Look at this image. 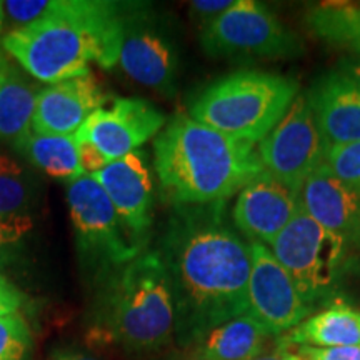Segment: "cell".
Listing matches in <instances>:
<instances>
[{"instance_id":"obj_21","label":"cell","mask_w":360,"mask_h":360,"mask_svg":"<svg viewBox=\"0 0 360 360\" xmlns=\"http://www.w3.org/2000/svg\"><path fill=\"white\" fill-rule=\"evenodd\" d=\"M13 148L52 179L69 184L85 175L74 135H44L30 130L13 143Z\"/></svg>"},{"instance_id":"obj_1","label":"cell","mask_w":360,"mask_h":360,"mask_svg":"<svg viewBox=\"0 0 360 360\" xmlns=\"http://www.w3.org/2000/svg\"><path fill=\"white\" fill-rule=\"evenodd\" d=\"M157 252L170 281L182 347L249 314L250 247L229 219L227 200L174 205Z\"/></svg>"},{"instance_id":"obj_32","label":"cell","mask_w":360,"mask_h":360,"mask_svg":"<svg viewBox=\"0 0 360 360\" xmlns=\"http://www.w3.org/2000/svg\"><path fill=\"white\" fill-rule=\"evenodd\" d=\"M342 74H345L360 89V57H345L337 67Z\"/></svg>"},{"instance_id":"obj_8","label":"cell","mask_w":360,"mask_h":360,"mask_svg":"<svg viewBox=\"0 0 360 360\" xmlns=\"http://www.w3.org/2000/svg\"><path fill=\"white\" fill-rule=\"evenodd\" d=\"M199 34L212 58H295L305 52L302 39L255 0H236Z\"/></svg>"},{"instance_id":"obj_22","label":"cell","mask_w":360,"mask_h":360,"mask_svg":"<svg viewBox=\"0 0 360 360\" xmlns=\"http://www.w3.org/2000/svg\"><path fill=\"white\" fill-rule=\"evenodd\" d=\"M305 24L315 37L360 57V6L321 4L307 12Z\"/></svg>"},{"instance_id":"obj_35","label":"cell","mask_w":360,"mask_h":360,"mask_svg":"<svg viewBox=\"0 0 360 360\" xmlns=\"http://www.w3.org/2000/svg\"><path fill=\"white\" fill-rule=\"evenodd\" d=\"M4 25H6V15H4V6L2 2H0V53H4V49H2V39H4Z\"/></svg>"},{"instance_id":"obj_15","label":"cell","mask_w":360,"mask_h":360,"mask_svg":"<svg viewBox=\"0 0 360 360\" xmlns=\"http://www.w3.org/2000/svg\"><path fill=\"white\" fill-rule=\"evenodd\" d=\"M109 96L90 72L39 90L30 130L44 135H74Z\"/></svg>"},{"instance_id":"obj_20","label":"cell","mask_w":360,"mask_h":360,"mask_svg":"<svg viewBox=\"0 0 360 360\" xmlns=\"http://www.w3.org/2000/svg\"><path fill=\"white\" fill-rule=\"evenodd\" d=\"M37 90L0 53V142L15 143L30 132Z\"/></svg>"},{"instance_id":"obj_36","label":"cell","mask_w":360,"mask_h":360,"mask_svg":"<svg viewBox=\"0 0 360 360\" xmlns=\"http://www.w3.org/2000/svg\"><path fill=\"white\" fill-rule=\"evenodd\" d=\"M167 360H200V359L193 357L192 354L186 352V354H182V355H175V357H170V359H167Z\"/></svg>"},{"instance_id":"obj_24","label":"cell","mask_w":360,"mask_h":360,"mask_svg":"<svg viewBox=\"0 0 360 360\" xmlns=\"http://www.w3.org/2000/svg\"><path fill=\"white\" fill-rule=\"evenodd\" d=\"M34 231V220L27 215H0V269L8 267L20 257L25 238Z\"/></svg>"},{"instance_id":"obj_28","label":"cell","mask_w":360,"mask_h":360,"mask_svg":"<svg viewBox=\"0 0 360 360\" xmlns=\"http://www.w3.org/2000/svg\"><path fill=\"white\" fill-rule=\"evenodd\" d=\"M236 0H195L191 2V19L195 24L199 32L205 29L210 22H214L219 15L232 7Z\"/></svg>"},{"instance_id":"obj_3","label":"cell","mask_w":360,"mask_h":360,"mask_svg":"<svg viewBox=\"0 0 360 360\" xmlns=\"http://www.w3.org/2000/svg\"><path fill=\"white\" fill-rule=\"evenodd\" d=\"M154 170L174 207L231 199L264 167L255 146L177 114L154 139Z\"/></svg>"},{"instance_id":"obj_29","label":"cell","mask_w":360,"mask_h":360,"mask_svg":"<svg viewBox=\"0 0 360 360\" xmlns=\"http://www.w3.org/2000/svg\"><path fill=\"white\" fill-rule=\"evenodd\" d=\"M305 360H360V345L350 347H310L299 345L295 352H292Z\"/></svg>"},{"instance_id":"obj_6","label":"cell","mask_w":360,"mask_h":360,"mask_svg":"<svg viewBox=\"0 0 360 360\" xmlns=\"http://www.w3.org/2000/svg\"><path fill=\"white\" fill-rule=\"evenodd\" d=\"M67 204L84 270L103 282L146 252L90 175L67 184Z\"/></svg>"},{"instance_id":"obj_23","label":"cell","mask_w":360,"mask_h":360,"mask_svg":"<svg viewBox=\"0 0 360 360\" xmlns=\"http://www.w3.org/2000/svg\"><path fill=\"white\" fill-rule=\"evenodd\" d=\"M37 199V182L19 160L0 154V215H27Z\"/></svg>"},{"instance_id":"obj_9","label":"cell","mask_w":360,"mask_h":360,"mask_svg":"<svg viewBox=\"0 0 360 360\" xmlns=\"http://www.w3.org/2000/svg\"><path fill=\"white\" fill-rule=\"evenodd\" d=\"M119 65L134 82L162 96H174L177 90V40L169 22L160 19L150 7L127 4Z\"/></svg>"},{"instance_id":"obj_10","label":"cell","mask_w":360,"mask_h":360,"mask_svg":"<svg viewBox=\"0 0 360 360\" xmlns=\"http://www.w3.org/2000/svg\"><path fill=\"white\" fill-rule=\"evenodd\" d=\"M323 141L305 94H299L281 122L257 143L264 172L299 193L304 182L326 159Z\"/></svg>"},{"instance_id":"obj_5","label":"cell","mask_w":360,"mask_h":360,"mask_svg":"<svg viewBox=\"0 0 360 360\" xmlns=\"http://www.w3.org/2000/svg\"><path fill=\"white\" fill-rule=\"evenodd\" d=\"M299 94V82L287 75L237 70L207 85L191 103L188 115L220 134L257 147Z\"/></svg>"},{"instance_id":"obj_2","label":"cell","mask_w":360,"mask_h":360,"mask_svg":"<svg viewBox=\"0 0 360 360\" xmlns=\"http://www.w3.org/2000/svg\"><path fill=\"white\" fill-rule=\"evenodd\" d=\"M127 4L52 0L40 19L7 30L2 49L22 70L44 84L90 74V64H119Z\"/></svg>"},{"instance_id":"obj_4","label":"cell","mask_w":360,"mask_h":360,"mask_svg":"<svg viewBox=\"0 0 360 360\" xmlns=\"http://www.w3.org/2000/svg\"><path fill=\"white\" fill-rule=\"evenodd\" d=\"M101 330L129 352H155L175 337V305L159 252L146 250L103 281Z\"/></svg>"},{"instance_id":"obj_25","label":"cell","mask_w":360,"mask_h":360,"mask_svg":"<svg viewBox=\"0 0 360 360\" xmlns=\"http://www.w3.org/2000/svg\"><path fill=\"white\" fill-rule=\"evenodd\" d=\"M32 347V335L20 314L0 317V360H25Z\"/></svg>"},{"instance_id":"obj_14","label":"cell","mask_w":360,"mask_h":360,"mask_svg":"<svg viewBox=\"0 0 360 360\" xmlns=\"http://www.w3.org/2000/svg\"><path fill=\"white\" fill-rule=\"evenodd\" d=\"M90 177L107 193L132 236L147 247L154 225V186L146 152L135 150Z\"/></svg>"},{"instance_id":"obj_11","label":"cell","mask_w":360,"mask_h":360,"mask_svg":"<svg viewBox=\"0 0 360 360\" xmlns=\"http://www.w3.org/2000/svg\"><path fill=\"white\" fill-rule=\"evenodd\" d=\"M249 242L250 278L249 314L274 337L287 334L310 317L314 307L305 302L287 270L278 264L267 245Z\"/></svg>"},{"instance_id":"obj_37","label":"cell","mask_w":360,"mask_h":360,"mask_svg":"<svg viewBox=\"0 0 360 360\" xmlns=\"http://www.w3.org/2000/svg\"><path fill=\"white\" fill-rule=\"evenodd\" d=\"M290 357H292V360H305V359L299 357V355H295V354H292V352H290Z\"/></svg>"},{"instance_id":"obj_31","label":"cell","mask_w":360,"mask_h":360,"mask_svg":"<svg viewBox=\"0 0 360 360\" xmlns=\"http://www.w3.org/2000/svg\"><path fill=\"white\" fill-rule=\"evenodd\" d=\"M25 304V295L13 283L0 274V317L19 314Z\"/></svg>"},{"instance_id":"obj_33","label":"cell","mask_w":360,"mask_h":360,"mask_svg":"<svg viewBox=\"0 0 360 360\" xmlns=\"http://www.w3.org/2000/svg\"><path fill=\"white\" fill-rule=\"evenodd\" d=\"M51 360H101L97 359L96 355L84 352V350L79 349H62L53 352Z\"/></svg>"},{"instance_id":"obj_7","label":"cell","mask_w":360,"mask_h":360,"mask_svg":"<svg viewBox=\"0 0 360 360\" xmlns=\"http://www.w3.org/2000/svg\"><path fill=\"white\" fill-rule=\"evenodd\" d=\"M310 307L327 304L347 269L349 245L309 217L302 209L269 245Z\"/></svg>"},{"instance_id":"obj_30","label":"cell","mask_w":360,"mask_h":360,"mask_svg":"<svg viewBox=\"0 0 360 360\" xmlns=\"http://www.w3.org/2000/svg\"><path fill=\"white\" fill-rule=\"evenodd\" d=\"M75 142H77L79 160L85 175H94L101 172V170H103L110 164L94 143L87 141H79V139H75Z\"/></svg>"},{"instance_id":"obj_13","label":"cell","mask_w":360,"mask_h":360,"mask_svg":"<svg viewBox=\"0 0 360 360\" xmlns=\"http://www.w3.org/2000/svg\"><path fill=\"white\" fill-rule=\"evenodd\" d=\"M299 210V193L260 172L238 191L231 217L245 240L269 247Z\"/></svg>"},{"instance_id":"obj_34","label":"cell","mask_w":360,"mask_h":360,"mask_svg":"<svg viewBox=\"0 0 360 360\" xmlns=\"http://www.w3.org/2000/svg\"><path fill=\"white\" fill-rule=\"evenodd\" d=\"M254 360H292V357H290L289 350L283 349V347H278L277 352L264 354V355H260V357L254 359Z\"/></svg>"},{"instance_id":"obj_18","label":"cell","mask_w":360,"mask_h":360,"mask_svg":"<svg viewBox=\"0 0 360 360\" xmlns=\"http://www.w3.org/2000/svg\"><path fill=\"white\" fill-rule=\"evenodd\" d=\"M274 335L250 314L215 327L187 349L200 360H254L265 354Z\"/></svg>"},{"instance_id":"obj_12","label":"cell","mask_w":360,"mask_h":360,"mask_svg":"<svg viewBox=\"0 0 360 360\" xmlns=\"http://www.w3.org/2000/svg\"><path fill=\"white\" fill-rule=\"evenodd\" d=\"M167 119L150 102L139 97H119L85 120L74 134L79 141L94 143L109 162L141 150L143 143L155 139Z\"/></svg>"},{"instance_id":"obj_17","label":"cell","mask_w":360,"mask_h":360,"mask_svg":"<svg viewBox=\"0 0 360 360\" xmlns=\"http://www.w3.org/2000/svg\"><path fill=\"white\" fill-rule=\"evenodd\" d=\"M299 200L309 217L344 238L349 247L360 249V192L322 165L300 187Z\"/></svg>"},{"instance_id":"obj_26","label":"cell","mask_w":360,"mask_h":360,"mask_svg":"<svg viewBox=\"0 0 360 360\" xmlns=\"http://www.w3.org/2000/svg\"><path fill=\"white\" fill-rule=\"evenodd\" d=\"M323 165L337 179L360 192V142L327 146Z\"/></svg>"},{"instance_id":"obj_27","label":"cell","mask_w":360,"mask_h":360,"mask_svg":"<svg viewBox=\"0 0 360 360\" xmlns=\"http://www.w3.org/2000/svg\"><path fill=\"white\" fill-rule=\"evenodd\" d=\"M2 6L6 22H12L15 25L13 29H20L40 19L51 8L52 2L51 0H7L2 2Z\"/></svg>"},{"instance_id":"obj_19","label":"cell","mask_w":360,"mask_h":360,"mask_svg":"<svg viewBox=\"0 0 360 360\" xmlns=\"http://www.w3.org/2000/svg\"><path fill=\"white\" fill-rule=\"evenodd\" d=\"M310 345V347H350L360 345V309L347 304H332L319 310L283 334L278 347Z\"/></svg>"},{"instance_id":"obj_16","label":"cell","mask_w":360,"mask_h":360,"mask_svg":"<svg viewBox=\"0 0 360 360\" xmlns=\"http://www.w3.org/2000/svg\"><path fill=\"white\" fill-rule=\"evenodd\" d=\"M327 146L360 142V89L339 69L314 80L305 94Z\"/></svg>"}]
</instances>
